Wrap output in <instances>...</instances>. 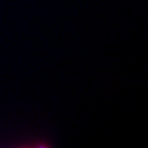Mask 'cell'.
I'll use <instances>...</instances> for the list:
<instances>
[{
	"label": "cell",
	"instance_id": "6da1fadb",
	"mask_svg": "<svg viewBox=\"0 0 148 148\" xmlns=\"http://www.w3.org/2000/svg\"><path fill=\"white\" fill-rule=\"evenodd\" d=\"M38 148H48V147H47V146H45V145H42V146H39Z\"/></svg>",
	"mask_w": 148,
	"mask_h": 148
}]
</instances>
